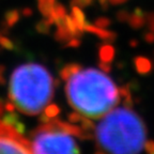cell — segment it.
I'll return each instance as SVG.
<instances>
[{
  "mask_svg": "<svg viewBox=\"0 0 154 154\" xmlns=\"http://www.w3.org/2000/svg\"><path fill=\"white\" fill-rule=\"evenodd\" d=\"M65 94L69 104L82 117L101 119L121 100L118 87L104 71L80 69L66 80Z\"/></svg>",
  "mask_w": 154,
  "mask_h": 154,
  "instance_id": "6da1fadb",
  "label": "cell"
},
{
  "mask_svg": "<svg viewBox=\"0 0 154 154\" xmlns=\"http://www.w3.org/2000/svg\"><path fill=\"white\" fill-rule=\"evenodd\" d=\"M146 138L143 121L128 106L115 107L95 128L96 142L107 154H139L144 148Z\"/></svg>",
  "mask_w": 154,
  "mask_h": 154,
  "instance_id": "7a4b0ae2",
  "label": "cell"
},
{
  "mask_svg": "<svg viewBox=\"0 0 154 154\" xmlns=\"http://www.w3.org/2000/svg\"><path fill=\"white\" fill-rule=\"evenodd\" d=\"M54 78L46 67L38 63L19 65L11 75L9 99L15 108L28 116L44 111L54 96Z\"/></svg>",
  "mask_w": 154,
  "mask_h": 154,
  "instance_id": "3957f363",
  "label": "cell"
},
{
  "mask_svg": "<svg viewBox=\"0 0 154 154\" xmlns=\"http://www.w3.org/2000/svg\"><path fill=\"white\" fill-rule=\"evenodd\" d=\"M76 138L88 139L79 125L51 119L31 133L32 154H80Z\"/></svg>",
  "mask_w": 154,
  "mask_h": 154,
  "instance_id": "277c9868",
  "label": "cell"
},
{
  "mask_svg": "<svg viewBox=\"0 0 154 154\" xmlns=\"http://www.w3.org/2000/svg\"><path fill=\"white\" fill-rule=\"evenodd\" d=\"M0 154H32L30 141L0 120Z\"/></svg>",
  "mask_w": 154,
  "mask_h": 154,
  "instance_id": "5b68a950",
  "label": "cell"
},
{
  "mask_svg": "<svg viewBox=\"0 0 154 154\" xmlns=\"http://www.w3.org/2000/svg\"><path fill=\"white\" fill-rule=\"evenodd\" d=\"M84 31L95 34L96 36H99L100 38H102L103 41L108 42V43L112 42L116 38L115 32L108 31V30H106L105 28H100V27L94 26V25H91V24H89V23H86V25H85V27H84Z\"/></svg>",
  "mask_w": 154,
  "mask_h": 154,
  "instance_id": "8992f818",
  "label": "cell"
},
{
  "mask_svg": "<svg viewBox=\"0 0 154 154\" xmlns=\"http://www.w3.org/2000/svg\"><path fill=\"white\" fill-rule=\"evenodd\" d=\"M1 121H2L3 123H5L7 125H9V126H11V128H13L17 133H19V134H22V135L25 134V131H26L25 128H25V125L19 121L18 116H17V113H15L14 111H8L2 117Z\"/></svg>",
  "mask_w": 154,
  "mask_h": 154,
  "instance_id": "52a82bcc",
  "label": "cell"
},
{
  "mask_svg": "<svg viewBox=\"0 0 154 154\" xmlns=\"http://www.w3.org/2000/svg\"><path fill=\"white\" fill-rule=\"evenodd\" d=\"M56 2H57V0H38V11L44 16V18L51 17Z\"/></svg>",
  "mask_w": 154,
  "mask_h": 154,
  "instance_id": "ba28073f",
  "label": "cell"
},
{
  "mask_svg": "<svg viewBox=\"0 0 154 154\" xmlns=\"http://www.w3.org/2000/svg\"><path fill=\"white\" fill-rule=\"evenodd\" d=\"M134 64H135V69H136V71L141 75L148 74L152 69V64H151V62H150V60L149 59H147V58H144V57L135 58Z\"/></svg>",
  "mask_w": 154,
  "mask_h": 154,
  "instance_id": "9c48e42d",
  "label": "cell"
},
{
  "mask_svg": "<svg viewBox=\"0 0 154 154\" xmlns=\"http://www.w3.org/2000/svg\"><path fill=\"white\" fill-rule=\"evenodd\" d=\"M100 60L102 62H106V63H111L113 57H115V49L111 45L109 44H105L100 48Z\"/></svg>",
  "mask_w": 154,
  "mask_h": 154,
  "instance_id": "30bf717a",
  "label": "cell"
},
{
  "mask_svg": "<svg viewBox=\"0 0 154 154\" xmlns=\"http://www.w3.org/2000/svg\"><path fill=\"white\" fill-rule=\"evenodd\" d=\"M72 17L75 20V23H76L78 29H79L80 31L84 32V27L86 25L87 20H86V17H85L84 12L82 11V8L76 7V5L72 7Z\"/></svg>",
  "mask_w": 154,
  "mask_h": 154,
  "instance_id": "8fae6325",
  "label": "cell"
},
{
  "mask_svg": "<svg viewBox=\"0 0 154 154\" xmlns=\"http://www.w3.org/2000/svg\"><path fill=\"white\" fill-rule=\"evenodd\" d=\"M19 17H20V13L17 9L7 11L5 14V26L7 28H11V27L15 26L19 20Z\"/></svg>",
  "mask_w": 154,
  "mask_h": 154,
  "instance_id": "7c38bea8",
  "label": "cell"
},
{
  "mask_svg": "<svg viewBox=\"0 0 154 154\" xmlns=\"http://www.w3.org/2000/svg\"><path fill=\"white\" fill-rule=\"evenodd\" d=\"M80 69H82V66H80L79 64H77V63H70V64L65 65L62 70H61L60 77L62 78L63 80H65V82H66V80L69 79L71 76H73L75 73L78 72Z\"/></svg>",
  "mask_w": 154,
  "mask_h": 154,
  "instance_id": "4fadbf2b",
  "label": "cell"
},
{
  "mask_svg": "<svg viewBox=\"0 0 154 154\" xmlns=\"http://www.w3.org/2000/svg\"><path fill=\"white\" fill-rule=\"evenodd\" d=\"M51 25H53V24H51V23L49 22L47 18H44V19H42V20H40V22L36 24L35 29H36V31L40 32V33L48 34V33H49V31H51Z\"/></svg>",
  "mask_w": 154,
  "mask_h": 154,
  "instance_id": "5bb4252c",
  "label": "cell"
},
{
  "mask_svg": "<svg viewBox=\"0 0 154 154\" xmlns=\"http://www.w3.org/2000/svg\"><path fill=\"white\" fill-rule=\"evenodd\" d=\"M59 112H60V109H59V107H58L57 105H55V104H48L45 107V109H44V115H45L48 119H51V120L56 118V117L59 115Z\"/></svg>",
  "mask_w": 154,
  "mask_h": 154,
  "instance_id": "9a60e30c",
  "label": "cell"
},
{
  "mask_svg": "<svg viewBox=\"0 0 154 154\" xmlns=\"http://www.w3.org/2000/svg\"><path fill=\"white\" fill-rule=\"evenodd\" d=\"M0 46L8 51H13L14 49V43L11 38H9L7 35L2 33V32H0Z\"/></svg>",
  "mask_w": 154,
  "mask_h": 154,
  "instance_id": "2e32d148",
  "label": "cell"
},
{
  "mask_svg": "<svg viewBox=\"0 0 154 154\" xmlns=\"http://www.w3.org/2000/svg\"><path fill=\"white\" fill-rule=\"evenodd\" d=\"M94 2V0H71V5L74 7H79V8H87L92 5Z\"/></svg>",
  "mask_w": 154,
  "mask_h": 154,
  "instance_id": "e0dca14e",
  "label": "cell"
},
{
  "mask_svg": "<svg viewBox=\"0 0 154 154\" xmlns=\"http://www.w3.org/2000/svg\"><path fill=\"white\" fill-rule=\"evenodd\" d=\"M110 19L107 17H100L95 20V26L100 27V28H107L110 25Z\"/></svg>",
  "mask_w": 154,
  "mask_h": 154,
  "instance_id": "ac0fdd59",
  "label": "cell"
},
{
  "mask_svg": "<svg viewBox=\"0 0 154 154\" xmlns=\"http://www.w3.org/2000/svg\"><path fill=\"white\" fill-rule=\"evenodd\" d=\"M144 149H146V151H147L148 154H154V141H153V140L146 141Z\"/></svg>",
  "mask_w": 154,
  "mask_h": 154,
  "instance_id": "d6986e66",
  "label": "cell"
},
{
  "mask_svg": "<svg viewBox=\"0 0 154 154\" xmlns=\"http://www.w3.org/2000/svg\"><path fill=\"white\" fill-rule=\"evenodd\" d=\"M80 45V40L79 38H71L70 41L66 43L67 47H77V46Z\"/></svg>",
  "mask_w": 154,
  "mask_h": 154,
  "instance_id": "ffe728a7",
  "label": "cell"
},
{
  "mask_svg": "<svg viewBox=\"0 0 154 154\" xmlns=\"http://www.w3.org/2000/svg\"><path fill=\"white\" fill-rule=\"evenodd\" d=\"M99 66L101 67L102 70L104 71L105 73H108L109 71L111 70V63H106V62H100V64H99Z\"/></svg>",
  "mask_w": 154,
  "mask_h": 154,
  "instance_id": "44dd1931",
  "label": "cell"
},
{
  "mask_svg": "<svg viewBox=\"0 0 154 154\" xmlns=\"http://www.w3.org/2000/svg\"><path fill=\"white\" fill-rule=\"evenodd\" d=\"M5 82V67L0 65V85H3Z\"/></svg>",
  "mask_w": 154,
  "mask_h": 154,
  "instance_id": "7402d4cb",
  "label": "cell"
},
{
  "mask_svg": "<svg viewBox=\"0 0 154 154\" xmlns=\"http://www.w3.org/2000/svg\"><path fill=\"white\" fill-rule=\"evenodd\" d=\"M22 13H23V15H24V16L29 17V16H31L33 12H32V10L30 9V8H25V9L22 11Z\"/></svg>",
  "mask_w": 154,
  "mask_h": 154,
  "instance_id": "603a6c76",
  "label": "cell"
},
{
  "mask_svg": "<svg viewBox=\"0 0 154 154\" xmlns=\"http://www.w3.org/2000/svg\"><path fill=\"white\" fill-rule=\"evenodd\" d=\"M100 5H101V7L103 8L104 10H106L107 8H108V5H109V0H99Z\"/></svg>",
  "mask_w": 154,
  "mask_h": 154,
  "instance_id": "cb8c5ba5",
  "label": "cell"
},
{
  "mask_svg": "<svg viewBox=\"0 0 154 154\" xmlns=\"http://www.w3.org/2000/svg\"><path fill=\"white\" fill-rule=\"evenodd\" d=\"M125 17H128V15H126V13L125 12H120V13H118V18L120 19V20H124L125 19Z\"/></svg>",
  "mask_w": 154,
  "mask_h": 154,
  "instance_id": "d4e9b609",
  "label": "cell"
},
{
  "mask_svg": "<svg viewBox=\"0 0 154 154\" xmlns=\"http://www.w3.org/2000/svg\"><path fill=\"white\" fill-rule=\"evenodd\" d=\"M3 110H5V105H3V103H2V102L0 101V117H1V116H2Z\"/></svg>",
  "mask_w": 154,
  "mask_h": 154,
  "instance_id": "484cf974",
  "label": "cell"
},
{
  "mask_svg": "<svg viewBox=\"0 0 154 154\" xmlns=\"http://www.w3.org/2000/svg\"><path fill=\"white\" fill-rule=\"evenodd\" d=\"M124 0H109V2L113 3V5H117V3H120V2H123Z\"/></svg>",
  "mask_w": 154,
  "mask_h": 154,
  "instance_id": "4316f807",
  "label": "cell"
},
{
  "mask_svg": "<svg viewBox=\"0 0 154 154\" xmlns=\"http://www.w3.org/2000/svg\"><path fill=\"white\" fill-rule=\"evenodd\" d=\"M95 154H107V153H105V152H104V151H102V150H101V151H99V152H96V153Z\"/></svg>",
  "mask_w": 154,
  "mask_h": 154,
  "instance_id": "83f0119b",
  "label": "cell"
}]
</instances>
